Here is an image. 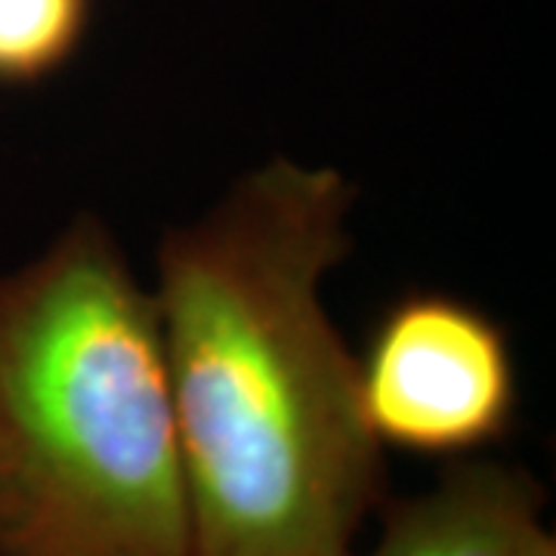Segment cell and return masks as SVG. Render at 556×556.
Wrapping results in <instances>:
<instances>
[{"instance_id": "obj_1", "label": "cell", "mask_w": 556, "mask_h": 556, "mask_svg": "<svg viewBox=\"0 0 556 556\" xmlns=\"http://www.w3.org/2000/svg\"><path fill=\"white\" fill-rule=\"evenodd\" d=\"M356 201L338 167L276 155L161 239L149 288L189 556H353L383 448L325 281L353 251Z\"/></svg>"}, {"instance_id": "obj_2", "label": "cell", "mask_w": 556, "mask_h": 556, "mask_svg": "<svg viewBox=\"0 0 556 556\" xmlns=\"http://www.w3.org/2000/svg\"><path fill=\"white\" fill-rule=\"evenodd\" d=\"M0 556H189L159 309L97 214L0 276Z\"/></svg>"}, {"instance_id": "obj_3", "label": "cell", "mask_w": 556, "mask_h": 556, "mask_svg": "<svg viewBox=\"0 0 556 556\" xmlns=\"http://www.w3.org/2000/svg\"><path fill=\"white\" fill-rule=\"evenodd\" d=\"M362 417L380 448L470 457L514 424L517 358L501 321L448 291H408L356 353Z\"/></svg>"}, {"instance_id": "obj_4", "label": "cell", "mask_w": 556, "mask_h": 556, "mask_svg": "<svg viewBox=\"0 0 556 556\" xmlns=\"http://www.w3.org/2000/svg\"><path fill=\"white\" fill-rule=\"evenodd\" d=\"M544 529V492L526 470L457 457L424 495L396 504L368 556H526Z\"/></svg>"}, {"instance_id": "obj_5", "label": "cell", "mask_w": 556, "mask_h": 556, "mask_svg": "<svg viewBox=\"0 0 556 556\" xmlns=\"http://www.w3.org/2000/svg\"><path fill=\"white\" fill-rule=\"evenodd\" d=\"M97 0H0V90H31L78 60Z\"/></svg>"}, {"instance_id": "obj_6", "label": "cell", "mask_w": 556, "mask_h": 556, "mask_svg": "<svg viewBox=\"0 0 556 556\" xmlns=\"http://www.w3.org/2000/svg\"><path fill=\"white\" fill-rule=\"evenodd\" d=\"M526 556H556V538L551 535V529H541L535 541L529 544Z\"/></svg>"}]
</instances>
